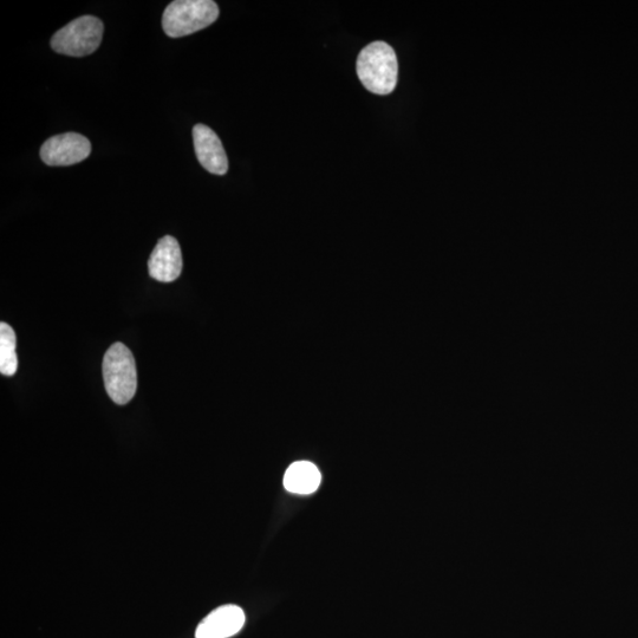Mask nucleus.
Instances as JSON below:
<instances>
[{"instance_id":"1","label":"nucleus","mask_w":638,"mask_h":638,"mask_svg":"<svg viewBox=\"0 0 638 638\" xmlns=\"http://www.w3.org/2000/svg\"><path fill=\"white\" fill-rule=\"evenodd\" d=\"M357 75L364 88L376 95L392 94L397 84L399 63L389 44L373 42L357 58Z\"/></svg>"},{"instance_id":"2","label":"nucleus","mask_w":638,"mask_h":638,"mask_svg":"<svg viewBox=\"0 0 638 638\" xmlns=\"http://www.w3.org/2000/svg\"><path fill=\"white\" fill-rule=\"evenodd\" d=\"M104 387L116 405H127L138 389V371L132 351L123 343H114L102 363Z\"/></svg>"},{"instance_id":"3","label":"nucleus","mask_w":638,"mask_h":638,"mask_svg":"<svg viewBox=\"0 0 638 638\" xmlns=\"http://www.w3.org/2000/svg\"><path fill=\"white\" fill-rule=\"evenodd\" d=\"M218 17V5L212 0H175L164 12L162 28L167 36L180 38L204 30Z\"/></svg>"},{"instance_id":"4","label":"nucleus","mask_w":638,"mask_h":638,"mask_svg":"<svg viewBox=\"0 0 638 638\" xmlns=\"http://www.w3.org/2000/svg\"><path fill=\"white\" fill-rule=\"evenodd\" d=\"M104 26L101 19L83 16L65 25L51 39V48L57 54L84 57L99 49Z\"/></svg>"},{"instance_id":"5","label":"nucleus","mask_w":638,"mask_h":638,"mask_svg":"<svg viewBox=\"0 0 638 638\" xmlns=\"http://www.w3.org/2000/svg\"><path fill=\"white\" fill-rule=\"evenodd\" d=\"M91 153V143L81 134L65 133L52 136L41 148V159L48 166L80 164Z\"/></svg>"},{"instance_id":"6","label":"nucleus","mask_w":638,"mask_h":638,"mask_svg":"<svg viewBox=\"0 0 638 638\" xmlns=\"http://www.w3.org/2000/svg\"><path fill=\"white\" fill-rule=\"evenodd\" d=\"M182 253L178 240L166 236L159 240L149 257V276L162 283L177 281L182 272Z\"/></svg>"},{"instance_id":"7","label":"nucleus","mask_w":638,"mask_h":638,"mask_svg":"<svg viewBox=\"0 0 638 638\" xmlns=\"http://www.w3.org/2000/svg\"><path fill=\"white\" fill-rule=\"evenodd\" d=\"M195 153L200 165L207 172L225 175L229 171V159L218 135L210 127L197 125L193 128Z\"/></svg>"},{"instance_id":"8","label":"nucleus","mask_w":638,"mask_h":638,"mask_svg":"<svg viewBox=\"0 0 638 638\" xmlns=\"http://www.w3.org/2000/svg\"><path fill=\"white\" fill-rule=\"evenodd\" d=\"M245 614L237 605H223L200 622L195 638H230L237 635L245 624Z\"/></svg>"},{"instance_id":"9","label":"nucleus","mask_w":638,"mask_h":638,"mask_svg":"<svg viewBox=\"0 0 638 638\" xmlns=\"http://www.w3.org/2000/svg\"><path fill=\"white\" fill-rule=\"evenodd\" d=\"M322 475L318 468L309 461H297L292 464L284 475V486L291 493H314L321 485Z\"/></svg>"},{"instance_id":"10","label":"nucleus","mask_w":638,"mask_h":638,"mask_svg":"<svg viewBox=\"0 0 638 638\" xmlns=\"http://www.w3.org/2000/svg\"><path fill=\"white\" fill-rule=\"evenodd\" d=\"M16 332L8 323H0V373L13 376L17 373Z\"/></svg>"}]
</instances>
